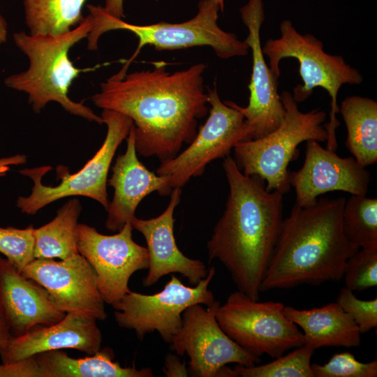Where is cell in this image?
Instances as JSON below:
<instances>
[{"mask_svg": "<svg viewBox=\"0 0 377 377\" xmlns=\"http://www.w3.org/2000/svg\"><path fill=\"white\" fill-rule=\"evenodd\" d=\"M279 302H259L244 293H232L216 313L225 333L242 348L260 357H279L303 346V334L283 313Z\"/></svg>", "mask_w": 377, "mask_h": 377, "instance_id": "9", "label": "cell"}, {"mask_svg": "<svg viewBox=\"0 0 377 377\" xmlns=\"http://www.w3.org/2000/svg\"><path fill=\"white\" fill-rule=\"evenodd\" d=\"M133 229L128 222L117 233L106 235L84 223L76 227L78 253L93 267L101 297L112 306L131 290V276L149 267L148 250L133 240Z\"/></svg>", "mask_w": 377, "mask_h": 377, "instance_id": "13", "label": "cell"}, {"mask_svg": "<svg viewBox=\"0 0 377 377\" xmlns=\"http://www.w3.org/2000/svg\"><path fill=\"white\" fill-rule=\"evenodd\" d=\"M342 228L348 241L359 248L377 247V199L359 195L346 199Z\"/></svg>", "mask_w": 377, "mask_h": 377, "instance_id": "26", "label": "cell"}, {"mask_svg": "<svg viewBox=\"0 0 377 377\" xmlns=\"http://www.w3.org/2000/svg\"><path fill=\"white\" fill-rule=\"evenodd\" d=\"M93 28L87 36V49L96 50L99 38L105 32L126 30L138 38V45L132 57L119 71L126 74L131 62L141 49L150 45L158 50H179L195 46H209L221 59L247 55L249 47L244 40L221 29L217 23L219 6L214 0H201L196 15L181 23L159 22L138 25L107 14L101 6L88 5Z\"/></svg>", "mask_w": 377, "mask_h": 377, "instance_id": "5", "label": "cell"}, {"mask_svg": "<svg viewBox=\"0 0 377 377\" xmlns=\"http://www.w3.org/2000/svg\"><path fill=\"white\" fill-rule=\"evenodd\" d=\"M12 337L6 316L0 303V351L6 346Z\"/></svg>", "mask_w": 377, "mask_h": 377, "instance_id": "35", "label": "cell"}, {"mask_svg": "<svg viewBox=\"0 0 377 377\" xmlns=\"http://www.w3.org/2000/svg\"><path fill=\"white\" fill-rule=\"evenodd\" d=\"M283 313L303 330V345L313 350L360 345L361 332L357 325L337 302L308 310L285 306Z\"/></svg>", "mask_w": 377, "mask_h": 377, "instance_id": "21", "label": "cell"}, {"mask_svg": "<svg viewBox=\"0 0 377 377\" xmlns=\"http://www.w3.org/2000/svg\"><path fill=\"white\" fill-rule=\"evenodd\" d=\"M239 11L249 30L244 41L251 50L252 72L248 105L241 107L230 102L252 128L253 140L263 138L278 128L283 120L285 109L278 92L279 79L270 71L262 50L260 32L265 20L263 1L249 0Z\"/></svg>", "mask_w": 377, "mask_h": 377, "instance_id": "15", "label": "cell"}, {"mask_svg": "<svg viewBox=\"0 0 377 377\" xmlns=\"http://www.w3.org/2000/svg\"><path fill=\"white\" fill-rule=\"evenodd\" d=\"M281 36L267 40L262 45L264 55L274 76L281 75L280 62L286 58H294L299 62V73L302 84L293 89L296 103L306 100L316 87L325 89L331 98L330 121L325 124L327 133L326 149L336 151V129L339 126L336 114L339 112L337 103L339 90L343 84H360L363 77L360 71L347 64L341 55L327 53L323 43L311 34H302L290 20H283L279 26Z\"/></svg>", "mask_w": 377, "mask_h": 377, "instance_id": "6", "label": "cell"}, {"mask_svg": "<svg viewBox=\"0 0 377 377\" xmlns=\"http://www.w3.org/2000/svg\"><path fill=\"white\" fill-rule=\"evenodd\" d=\"M40 377H153L150 368L138 369L121 367L113 361L114 354L109 347L83 358H73L61 350L36 355Z\"/></svg>", "mask_w": 377, "mask_h": 377, "instance_id": "22", "label": "cell"}, {"mask_svg": "<svg viewBox=\"0 0 377 377\" xmlns=\"http://www.w3.org/2000/svg\"><path fill=\"white\" fill-rule=\"evenodd\" d=\"M93 24L92 17L89 14L73 29L57 36L15 32L13 36L14 43L27 56L29 67L24 71L7 76L5 85L27 94L36 113L54 101L72 114L103 124L101 116L68 96L73 81L82 72L70 60L68 52L79 41L87 38Z\"/></svg>", "mask_w": 377, "mask_h": 377, "instance_id": "4", "label": "cell"}, {"mask_svg": "<svg viewBox=\"0 0 377 377\" xmlns=\"http://www.w3.org/2000/svg\"><path fill=\"white\" fill-rule=\"evenodd\" d=\"M216 274L214 267L193 287L184 285L175 275L162 290L145 295L130 290L112 306L115 321L121 327L133 330L142 339L157 331L164 341L170 343L182 325V313L190 306H209L216 301L209 284Z\"/></svg>", "mask_w": 377, "mask_h": 377, "instance_id": "10", "label": "cell"}, {"mask_svg": "<svg viewBox=\"0 0 377 377\" xmlns=\"http://www.w3.org/2000/svg\"><path fill=\"white\" fill-rule=\"evenodd\" d=\"M170 195L169 204L161 214L149 219L135 216L131 221L133 228L143 235L147 243L149 267L142 281L145 286H151L162 276L175 273L181 274L191 285L195 286L208 273L202 261L186 256L176 244L173 214L180 202L182 188H173Z\"/></svg>", "mask_w": 377, "mask_h": 377, "instance_id": "17", "label": "cell"}, {"mask_svg": "<svg viewBox=\"0 0 377 377\" xmlns=\"http://www.w3.org/2000/svg\"><path fill=\"white\" fill-rule=\"evenodd\" d=\"M224 1L225 0H214L216 3L219 6L221 11H223L224 8Z\"/></svg>", "mask_w": 377, "mask_h": 377, "instance_id": "38", "label": "cell"}, {"mask_svg": "<svg viewBox=\"0 0 377 377\" xmlns=\"http://www.w3.org/2000/svg\"><path fill=\"white\" fill-rule=\"evenodd\" d=\"M223 168L229 194L207 243L209 262L220 261L238 290L259 300L283 219V194L269 191L264 181L243 174L230 155L224 158Z\"/></svg>", "mask_w": 377, "mask_h": 377, "instance_id": "2", "label": "cell"}, {"mask_svg": "<svg viewBox=\"0 0 377 377\" xmlns=\"http://www.w3.org/2000/svg\"><path fill=\"white\" fill-rule=\"evenodd\" d=\"M337 302L354 320L361 333L377 327V298L362 300L346 287L340 290Z\"/></svg>", "mask_w": 377, "mask_h": 377, "instance_id": "31", "label": "cell"}, {"mask_svg": "<svg viewBox=\"0 0 377 377\" xmlns=\"http://www.w3.org/2000/svg\"><path fill=\"white\" fill-rule=\"evenodd\" d=\"M34 230L0 227V253L20 272L35 259Z\"/></svg>", "mask_w": 377, "mask_h": 377, "instance_id": "29", "label": "cell"}, {"mask_svg": "<svg viewBox=\"0 0 377 377\" xmlns=\"http://www.w3.org/2000/svg\"><path fill=\"white\" fill-rule=\"evenodd\" d=\"M289 182L295 191V204L305 207L330 191L366 195L370 173L353 156L341 158L311 140L306 141L303 166L298 171L290 172Z\"/></svg>", "mask_w": 377, "mask_h": 377, "instance_id": "16", "label": "cell"}, {"mask_svg": "<svg viewBox=\"0 0 377 377\" xmlns=\"http://www.w3.org/2000/svg\"><path fill=\"white\" fill-rule=\"evenodd\" d=\"M8 35V24L5 18L0 14V45L7 41Z\"/></svg>", "mask_w": 377, "mask_h": 377, "instance_id": "37", "label": "cell"}, {"mask_svg": "<svg viewBox=\"0 0 377 377\" xmlns=\"http://www.w3.org/2000/svg\"><path fill=\"white\" fill-rule=\"evenodd\" d=\"M219 301L207 308L200 304L188 307L182 313V325L170 343L179 355L190 357L188 371L195 377H225L230 363L254 366L260 360L231 338L219 325L216 313Z\"/></svg>", "mask_w": 377, "mask_h": 377, "instance_id": "12", "label": "cell"}, {"mask_svg": "<svg viewBox=\"0 0 377 377\" xmlns=\"http://www.w3.org/2000/svg\"><path fill=\"white\" fill-rule=\"evenodd\" d=\"M280 98L285 109L280 126L263 138L237 143L233 149L235 161L243 174L265 181L269 191L285 194L290 188L288 166L297 146L311 140L327 141V133L323 125L327 114L320 108L301 112L288 91H283Z\"/></svg>", "mask_w": 377, "mask_h": 377, "instance_id": "7", "label": "cell"}, {"mask_svg": "<svg viewBox=\"0 0 377 377\" xmlns=\"http://www.w3.org/2000/svg\"><path fill=\"white\" fill-rule=\"evenodd\" d=\"M0 377H40L36 355L0 364Z\"/></svg>", "mask_w": 377, "mask_h": 377, "instance_id": "32", "label": "cell"}, {"mask_svg": "<svg viewBox=\"0 0 377 377\" xmlns=\"http://www.w3.org/2000/svg\"><path fill=\"white\" fill-rule=\"evenodd\" d=\"M103 10L108 15L121 19L124 17V0H105Z\"/></svg>", "mask_w": 377, "mask_h": 377, "instance_id": "36", "label": "cell"}, {"mask_svg": "<svg viewBox=\"0 0 377 377\" xmlns=\"http://www.w3.org/2000/svg\"><path fill=\"white\" fill-rule=\"evenodd\" d=\"M345 201L320 198L309 207L293 205L283 219L260 292L343 278L348 259L360 249L343 231Z\"/></svg>", "mask_w": 377, "mask_h": 377, "instance_id": "3", "label": "cell"}, {"mask_svg": "<svg viewBox=\"0 0 377 377\" xmlns=\"http://www.w3.org/2000/svg\"><path fill=\"white\" fill-rule=\"evenodd\" d=\"M206 64H193L172 73L156 62L152 70L135 71L124 77L113 75L101 83L94 104L118 112L133 121L137 152L161 162L178 154L197 133L198 120L208 112L203 84Z\"/></svg>", "mask_w": 377, "mask_h": 377, "instance_id": "1", "label": "cell"}, {"mask_svg": "<svg viewBox=\"0 0 377 377\" xmlns=\"http://www.w3.org/2000/svg\"><path fill=\"white\" fill-rule=\"evenodd\" d=\"M81 210L77 198L69 200L57 210L52 221L34 228L35 258L64 260L79 253L75 230Z\"/></svg>", "mask_w": 377, "mask_h": 377, "instance_id": "24", "label": "cell"}, {"mask_svg": "<svg viewBox=\"0 0 377 377\" xmlns=\"http://www.w3.org/2000/svg\"><path fill=\"white\" fill-rule=\"evenodd\" d=\"M126 139V150L117 156L108 180V185L114 188V195L107 209L105 226L113 232L132 221L137 207L145 197L154 191L161 195H169L172 191L167 176L149 170L138 158L134 125Z\"/></svg>", "mask_w": 377, "mask_h": 377, "instance_id": "18", "label": "cell"}, {"mask_svg": "<svg viewBox=\"0 0 377 377\" xmlns=\"http://www.w3.org/2000/svg\"><path fill=\"white\" fill-rule=\"evenodd\" d=\"M27 162V156L16 154L0 158V177H3L10 170L12 165H21Z\"/></svg>", "mask_w": 377, "mask_h": 377, "instance_id": "34", "label": "cell"}, {"mask_svg": "<svg viewBox=\"0 0 377 377\" xmlns=\"http://www.w3.org/2000/svg\"><path fill=\"white\" fill-rule=\"evenodd\" d=\"M347 130L345 145L364 168L377 162V102L359 96L346 97L339 107Z\"/></svg>", "mask_w": 377, "mask_h": 377, "instance_id": "23", "label": "cell"}, {"mask_svg": "<svg viewBox=\"0 0 377 377\" xmlns=\"http://www.w3.org/2000/svg\"><path fill=\"white\" fill-rule=\"evenodd\" d=\"M22 273L42 286L60 311L84 313L97 320L107 318L96 273L80 253L59 261L35 258Z\"/></svg>", "mask_w": 377, "mask_h": 377, "instance_id": "14", "label": "cell"}, {"mask_svg": "<svg viewBox=\"0 0 377 377\" xmlns=\"http://www.w3.org/2000/svg\"><path fill=\"white\" fill-rule=\"evenodd\" d=\"M343 278L351 291H363L377 286V247L360 248L347 260Z\"/></svg>", "mask_w": 377, "mask_h": 377, "instance_id": "28", "label": "cell"}, {"mask_svg": "<svg viewBox=\"0 0 377 377\" xmlns=\"http://www.w3.org/2000/svg\"><path fill=\"white\" fill-rule=\"evenodd\" d=\"M86 0H23L26 24L34 35L57 36L77 26L84 18Z\"/></svg>", "mask_w": 377, "mask_h": 377, "instance_id": "25", "label": "cell"}, {"mask_svg": "<svg viewBox=\"0 0 377 377\" xmlns=\"http://www.w3.org/2000/svg\"><path fill=\"white\" fill-rule=\"evenodd\" d=\"M314 350L303 345L269 363L251 367L237 364L234 370L242 377H313L311 360Z\"/></svg>", "mask_w": 377, "mask_h": 377, "instance_id": "27", "label": "cell"}, {"mask_svg": "<svg viewBox=\"0 0 377 377\" xmlns=\"http://www.w3.org/2000/svg\"><path fill=\"white\" fill-rule=\"evenodd\" d=\"M97 320L80 313H67L59 322L38 325L18 337H12L0 351L2 362L24 359L54 350L71 348L88 355L101 348L102 334Z\"/></svg>", "mask_w": 377, "mask_h": 377, "instance_id": "19", "label": "cell"}, {"mask_svg": "<svg viewBox=\"0 0 377 377\" xmlns=\"http://www.w3.org/2000/svg\"><path fill=\"white\" fill-rule=\"evenodd\" d=\"M209 114L189 146L172 158L161 162L156 173L167 176L172 189L203 174L210 162L230 155L235 146L252 140L253 130L230 101L223 102L216 87L208 89Z\"/></svg>", "mask_w": 377, "mask_h": 377, "instance_id": "11", "label": "cell"}, {"mask_svg": "<svg viewBox=\"0 0 377 377\" xmlns=\"http://www.w3.org/2000/svg\"><path fill=\"white\" fill-rule=\"evenodd\" d=\"M163 373L168 377L188 376V370L185 362H182L178 357L172 354H168L165 359Z\"/></svg>", "mask_w": 377, "mask_h": 377, "instance_id": "33", "label": "cell"}, {"mask_svg": "<svg viewBox=\"0 0 377 377\" xmlns=\"http://www.w3.org/2000/svg\"><path fill=\"white\" fill-rule=\"evenodd\" d=\"M313 377H376L377 361L361 362L348 352L336 353L324 364L311 363Z\"/></svg>", "mask_w": 377, "mask_h": 377, "instance_id": "30", "label": "cell"}, {"mask_svg": "<svg viewBox=\"0 0 377 377\" xmlns=\"http://www.w3.org/2000/svg\"><path fill=\"white\" fill-rule=\"evenodd\" d=\"M0 303L13 337L22 335L38 325L56 323L66 315L55 306L42 286L24 276L1 255Z\"/></svg>", "mask_w": 377, "mask_h": 377, "instance_id": "20", "label": "cell"}, {"mask_svg": "<svg viewBox=\"0 0 377 377\" xmlns=\"http://www.w3.org/2000/svg\"><path fill=\"white\" fill-rule=\"evenodd\" d=\"M108 131L105 140L84 166L75 174H70L64 165L56 168L61 183L56 186H45L42 177L52 169L50 165L25 168L20 173L34 181L31 194L27 197H19L17 206L23 213L35 214L45 205L69 196L88 197L100 202L107 210L110 202L108 198V174L114 154L126 139L133 125L132 119L116 111L103 109L101 116Z\"/></svg>", "mask_w": 377, "mask_h": 377, "instance_id": "8", "label": "cell"}]
</instances>
